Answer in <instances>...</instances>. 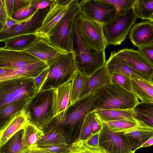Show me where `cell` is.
I'll list each match as a JSON object with an SVG mask.
<instances>
[{"instance_id": "cell-1", "label": "cell", "mask_w": 153, "mask_h": 153, "mask_svg": "<svg viewBox=\"0 0 153 153\" xmlns=\"http://www.w3.org/2000/svg\"><path fill=\"white\" fill-rule=\"evenodd\" d=\"M80 13L74 20L72 34V52L77 71L89 76L106 62L105 50L99 51L90 46L82 35Z\"/></svg>"}, {"instance_id": "cell-2", "label": "cell", "mask_w": 153, "mask_h": 153, "mask_svg": "<svg viewBox=\"0 0 153 153\" xmlns=\"http://www.w3.org/2000/svg\"><path fill=\"white\" fill-rule=\"evenodd\" d=\"M95 93L79 99L68 108L62 117L54 116L42 131L44 133L58 128L64 130L69 136L71 143L74 133H79L87 115L90 113Z\"/></svg>"}, {"instance_id": "cell-3", "label": "cell", "mask_w": 153, "mask_h": 153, "mask_svg": "<svg viewBox=\"0 0 153 153\" xmlns=\"http://www.w3.org/2000/svg\"><path fill=\"white\" fill-rule=\"evenodd\" d=\"M140 102L132 93L117 84L111 83L95 93L90 113L105 109H132Z\"/></svg>"}, {"instance_id": "cell-4", "label": "cell", "mask_w": 153, "mask_h": 153, "mask_svg": "<svg viewBox=\"0 0 153 153\" xmlns=\"http://www.w3.org/2000/svg\"><path fill=\"white\" fill-rule=\"evenodd\" d=\"M55 90L36 93L29 99L23 109L29 122L42 131L55 116Z\"/></svg>"}, {"instance_id": "cell-5", "label": "cell", "mask_w": 153, "mask_h": 153, "mask_svg": "<svg viewBox=\"0 0 153 153\" xmlns=\"http://www.w3.org/2000/svg\"><path fill=\"white\" fill-rule=\"evenodd\" d=\"M79 1L72 0L66 13L52 31L49 41L62 53L72 52V34L75 19L80 12Z\"/></svg>"}, {"instance_id": "cell-6", "label": "cell", "mask_w": 153, "mask_h": 153, "mask_svg": "<svg viewBox=\"0 0 153 153\" xmlns=\"http://www.w3.org/2000/svg\"><path fill=\"white\" fill-rule=\"evenodd\" d=\"M77 71L73 53H62L49 67L47 76L40 91L55 89L71 81Z\"/></svg>"}, {"instance_id": "cell-7", "label": "cell", "mask_w": 153, "mask_h": 153, "mask_svg": "<svg viewBox=\"0 0 153 153\" xmlns=\"http://www.w3.org/2000/svg\"><path fill=\"white\" fill-rule=\"evenodd\" d=\"M137 19L132 8L124 13L116 14L110 22L102 25L107 46L121 44L126 39Z\"/></svg>"}, {"instance_id": "cell-8", "label": "cell", "mask_w": 153, "mask_h": 153, "mask_svg": "<svg viewBox=\"0 0 153 153\" xmlns=\"http://www.w3.org/2000/svg\"><path fill=\"white\" fill-rule=\"evenodd\" d=\"M79 5L83 17L102 25L110 22L117 14L115 6L103 0H82Z\"/></svg>"}, {"instance_id": "cell-9", "label": "cell", "mask_w": 153, "mask_h": 153, "mask_svg": "<svg viewBox=\"0 0 153 153\" xmlns=\"http://www.w3.org/2000/svg\"><path fill=\"white\" fill-rule=\"evenodd\" d=\"M49 9L37 10L28 17L22 20L19 23L0 32V41H4L14 37L33 33L40 27L43 20Z\"/></svg>"}, {"instance_id": "cell-10", "label": "cell", "mask_w": 153, "mask_h": 153, "mask_svg": "<svg viewBox=\"0 0 153 153\" xmlns=\"http://www.w3.org/2000/svg\"><path fill=\"white\" fill-rule=\"evenodd\" d=\"M72 0H51L49 10L41 26L35 33L40 38L49 41V37L52 31L65 14Z\"/></svg>"}, {"instance_id": "cell-11", "label": "cell", "mask_w": 153, "mask_h": 153, "mask_svg": "<svg viewBox=\"0 0 153 153\" xmlns=\"http://www.w3.org/2000/svg\"><path fill=\"white\" fill-rule=\"evenodd\" d=\"M137 120V124L135 126L117 133L124 139L131 151L134 153L153 137V127L141 120Z\"/></svg>"}, {"instance_id": "cell-12", "label": "cell", "mask_w": 153, "mask_h": 153, "mask_svg": "<svg viewBox=\"0 0 153 153\" xmlns=\"http://www.w3.org/2000/svg\"><path fill=\"white\" fill-rule=\"evenodd\" d=\"M41 61L25 50H9L0 48V68H16Z\"/></svg>"}, {"instance_id": "cell-13", "label": "cell", "mask_w": 153, "mask_h": 153, "mask_svg": "<svg viewBox=\"0 0 153 153\" xmlns=\"http://www.w3.org/2000/svg\"><path fill=\"white\" fill-rule=\"evenodd\" d=\"M81 27L83 37L90 46L99 51L105 50L107 45L102 25L82 16Z\"/></svg>"}, {"instance_id": "cell-14", "label": "cell", "mask_w": 153, "mask_h": 153, "mask_svg": "<svg viewBox=\"0 0 153 153\" xmlns=\"http://www.w3.org/2000/svg\"><path fill=\"white\" fill-rule=\"evenodd\" d=\"M115 52L118 56L133 68L146 76L152 81L153 76V65L138 50L125 48Z\"/></svg>"}, {"instance_id": "cell-15", "label": "cell", "mask_w": 153, "mask_h": 153, "mask_svg": "<svg viewBox=\"0 0 153 153\" xmlns=\"http://www.w3.org/2000/svg\"><path fill=\"white\" fill-rule=\"evenodd\" d=\"M11 92L16 100H29L36 93L34 78H17L0 82Z\"/></svg>"}, {"instance_id": "cell-16", "label": "cell", "mask_w": 153, "mask_h": 153, "mask_svg": "<svg viewBox=\"0 0 153 153\" xmlns=\"http://www.w3.org/2000/svg\"><path fill=\"white\" fill-rule=\"evenodd\" d=\"M25 51L44 62L49 67L56 62L63 53L50 42L39 38Z\"/></svg>"}, {"instance_id": "cell-17", "label": "cell", "mask_w": 153, "mask_h": 153, "mask_svg": "<svg viewBox=\"0 0 153 153\" xmlns=\"http://www.w3.org/2000/svg\"><path fill=\"white\" fill-rule=\"evenodd\" d=\"M99 144L111 153H135L119 134L110 131L103 125L100 134Z\"/></svg>"}, {"instance_id": "cell-18", "label": "cell", "mask_w": 153, "mask_h": 153, "mask_svg": "<svg viewBox=\"0 0 153 153\" xmlns=\"http://www.w3.org/2000/svg\"><path fill=\"white\" fill-rule=\"evenodd\" d=\"M48 67L44 62L42 61L16 68H0V82L17 78H34Z\"/></svg>"}, {"instance_id": "cell-19", "label": "cell", "mask_w": 153, "mask_h": 153, "mask_svg": "<svg viewBox=\"0 0 153 153\" xmlns=\"http://www.w3.org/2000/svg\"><path fill=\"white\" fill-rule=\"evenodd\" d=\"M129 35L132 44L138 48L153 43V22L146 20L135 23Z\"/></svg>"}, {"instance_id": "cell-20", "label": "cell", "mask_w": 153, "mask_h": 153, "mask_svg": "<svg viewBox=\"0 0 153 153\" xmlns=\"http://www.w3.org/2000/svg\"><path fill=\"white\" fill-rule=\"evenodd\" d=\"M111 83V75L105 65L88 76L79 99L96 93L102 87Z\"/></svg>"}, {"instance_id": "cell-21", "label": "cell", "mask_w": 153, "mask_h": 153, "mask_svg": "<svg viewBox=\"0 0 153 153\" xmlns=\"http://www.w3.org/2000/svg\"><path fill=\"white\" fill-rule=\"evenodd\" d=\"M132 92L142 103H153V83L135 74L131 75Z\"/></svg>"}, {"instance_id": "cell-22", "label": "cell", "mask_w": 153, "mask_h": 153, "mask_svg": "<svg viewBox=\"0 0 153 153\" xmlns=\"http://www.w3.org/2000/svg\"><path fill=\"white\" fill-rule=\"evenodd\" d=\"M115 52L111 53L110 56L105 64L110 75L118 74L130 77L131 74H134L143 78L151 80L146 76L133 68L118 56L115 54Z\"/></svg>"}, {"instance_id": "cell-23", "label": "cell", "mask_w": 153, "mask_h": 153, "mask_svg": "<svg viewBox=\"0 0 153 153\" xmlns=\"http://www.w3.org/2000/svg\"><path fill=\"white\" fill-rule=\"evenodd\" d=\"M71 81L55 89L54 108L55 116L58 114L64 116L66 115L70 105Z\"/></svg>"}, {"instance_id": "cell-24", "label": "cell", "mask_w": 153, "mask_h": 153, "mask_svg": "<svg viewBox=\"0 0 153 153\" xmlns=\"http://www.w3.org/2000/svg\"><path fill=\"white\" fill-rule=\"evenodd\" d=\"M29 122L23 110L18 113L3 129L0 130V147L18 131L23 129Z\"/></svg>"}, {"instance_id": "cell-25", "label": "cell", "mask_w": 153, "mask_h": 153, "mask_svg": "<svg viewBox=\"0 0 153 153\" xmlns=\"http://www.w3.org/2000/svg\"><path fill=\"white\" fill-rule=\"evenodd\" d=\"M39 38L35 33L19 36L4 41V46L0 48L6 50L24 51Z\"/></svg>"}, {"instance_id": "cell-26", "label": "cell", "mask_w": 153, "mask_h": 153, "mask_svg": "<svg viewBox=\"0 0 153 153\" xmlns=\"http://www.w3.org/2000/svg\"><path fill=\"white\" fill-rule=\"evenodd\" d=\"M67 143L71 144L69 135L63 129L58 128L44 133V135L36 143L37 147L40 146Z\"/></svg>"}, {"instance_id": "cell-27", "label": "cell", "mask_w": 153, "mask_h": 153, "mask_svg": "<svg viewBox=\"0 0 153 153\" xmlns=\"http://www.w3.org/2000/svg\"><path fill=\"white\" fill-rule=\"evenodd\" d=\"M28 100H16L0 110V130L3 129L18 113L23 110Z\"/></svg>"}, {"instance_id": "cell-28", "label": "cell", "mask_w": 153, "mask_h": 153, "mask_svg": "<svg viewBox=\"0 0 153 153\" xmlns=\"http://www.w3.org/2000/svg\"><path fill=\"white\" fill-rule=\"evenodd\" d=\"M94 112L97 117L105 121L131 119L134 117L135 115L134 108L130 109H105Z\"/></svg>"}, {"instance_id": "cell-29", "label": "cell", "mask_w": 153, "mask_h": 153, "mask_svg": "<svg viewBox=\"0 0 153 153\" xmlns=\"http://www.w3.org/2000/svg\"><path fill=\"white\" fill-rule=\"evenodd\" d=\"M44 134L42 131L29 122L23 129L22 140L25 149L37 147V142Z\"/></svg>"}, {"instance_id": "cell-30", "label": "cell", "mask_w": 153, "mask_h": 153, "mask_svg": "<svg viewBox=\"0 0 153 153\" xmlns=\"http://www.w3.org/2000/svg\"><path fill=\"white\" fill-rule=\"evenodd\" d=\"M88 76L77 71L71 80L70 105L79 99L88 79Z\"/></svg>"}, {"instance_id": "cell-31", "label": "cell", "mask_w": 153, "mask_h": 153, "mask_svg": "<svg viewBox=\"0 0 153 153\" xmlns=\"http://www.w3.org/2000/svg\"><path fill=\"white\" fill-rule=\"evenodd\" d=\"M23 129L18 131L0 147V153H21L25 149L22 137Z\"/></svg>"}, {"instance_id": "cell-32", "label": "cell", "mask_w": 153, "mask_h": 153, "mask_svg": "<svg viewBox=\"0 0 153 153\" xmlns=\"http://www.w3.org/2000/svg\"><path fill=\"white\" fill-rule=\"evenodd\" d=\"M95 116L103 126L115 133H118L123 130L133 127L137 124V120L134 117L129 119L105 121Z\"/></svg>"}, {"instance_id": "cell-33", "label": "cell", "mask_w": 153, "mask_h": 153, "mask_svg": "<svg viewBox=\"0 0 153 153\" xmlns=\"http://www.w3.org/2000/svg\"><path fill=\"white\" fill-rule=\"evenodd\" d=\"M133 9L138 18L149 20L153 16V0H135Z\"/></svg>"}, {"instance_id": "cell-34", "label": "cell", "mask_w": 153, "mask_h": 153, "mask_svg": "<svg viewBox=\"0 0 153 153\" xmlns=\"http://www.w3.org/2000/svg\"><path fill=\"white\" fill-rule=\"evenodd\" d=\"M69 153H111L99 145L92 146L86 144L82 140H76L70 144Z\"/></svg>"}, {"instance_id": "cell-35", "label": "cell", "mask_w": 153, "mask_h": 153, "mask_svg": "<svg viewBox=\"0 0 153 153\" xmlns=\"http://www.w3.org/2000/svg\"><path fill=\"white\" fill-rule=\"evenodd\" d=\"M95 119L94 112L88 114L85 119L77 140H85L92 134V125Z\"/></svg>"}, {"instance_id": "cell-36", "label": "cell", "mask_w": 153, "mask_h": 153, "mask_svg": "<svg viewBox=\"0 0 153 153\" xmlns=\"http://www.w3.org/2000/svg\"><path fill=\"white\" fill-rule=\"evenodd\" d=\"M103 0L115 6L117 11L116 14L124 13L133 8L135 1V0Z\"/></svg>"}, {"instance_id": "cell-37", "label": "cell", "mask_w": 153, "mask_h": 153, "mask_svg": "<svg viewBox=\"0 0 153 153\" xmlns=\"http://www.w3.org/2000/svg\"><path fill=\"white\" fill-rule=\"evenodd\" d=\"M110 75L111 83L117 84L124 89L132 93L130 77L118 74H113Z\"/></svg>"}, {"instance_id": "cell-38", "label": "cell", "mask_w": 153, "mask_h": 153, "mask_svg": "<svg viewBox=\"0 0 153 153\" xmlns=\"http://www.w3.org/2000/svg\"><path fill=\"white\" fill-rule=\"evenodd\" d=\"M38 147L51 153H69L70 150V144L67 143L45 145Z\"/></svg>"}, {"instance_id": "cell-39", "label": "cell", "mask_w": 153, "mask_h": 153, "mask_svg": "<svg viewBox=\"0 0 153 153\" xmlns=\"http://www.w3.org/2000/svg\"><path fill=\"white\" fill-rule=\"evenodd\" d=\"M36 10L31 4L19 10L13 14L12 18L17 20H22L31 16Z\"/></svg>"}, {"instance_id": "cell-40", "label": "cell", "mask_w": 153, "mask_h": 153, "mask_svg": "<svg viewBox=\"0 0 153 153\" xmlns=\"http://www.w3.org/2000/svg\"><path fill=\"white\" fill-rule=\"evenodd\" d=\"M135 113L153 118V103L140 102L134 108Z\"/></svg>"}, {"instance_id": "cell-41", "label": "cell", "mask_w": 153, "mask_h": 153, "mask_svg": "<svg viewBox=\"0 0 153 153\" xmlns=\"http://www.w3.org/2000/svg\"><path fill=\"white\" fill-rule=\"evenodd\" d=\"M138 48L140 53L153 65V43Z\"/></svg>"}, {"instance_id": "cell-42", "label": "cell", "mask_w": 153, "mask_h": 153, "mask_svg": "<svg viewBox=\"0 0 153 153\" xmlns=\"http://www.w3.org/2000/svg\"><path fill=\"white\" fill-rule=\"evenodd\" d=\"M49 67L45 69L36 77L34 78V82L36 93L39 92L48 75Z\"/></svg>"}, {"instance_id": "cell-43", "label": "cell", "mask_w": 153, "mask_h": 153, "mask_svg": "<svg viewBox=\"0 0 153 153\" xmlns=\"http://www.w3.org/2000/svg\"><path fill=\"white\" fill-rule=\"evenodd\" d=\"M9 17L6 7L5 0H0V29H1L4 25L7 19Z\"/></svg>"}, {"instance_id": "cell-44", "label": "cell", "mask_w": 153, "mask_h": 153, "mask_svg": "<svg viewBox=\"0 0 153 153\" xmlns=\"http://www.w3.org/2000/svg\"><path fill=\"white\" fill-rule=\"evenodd\" d=\"M101 129L98 131L94 134H92L86 140H83L84 142L88 145L94 146L99 145Z\"/></svg>"}, {"instance_id": "cell-45", "label": "cell", "mask_w": 153, "mask_h": 153, "mask_svg": "<svg viewBox=\"0 0 153 153\" xmlns=\"http://www.w3.org/2000/svg\"><path fill=\"white\" fill-rule=\"evenodd\" d=\"M51 1L50 0H32L31 4L37 10H42L48 7Z\"/></svg>"}, {"instance_id": "cell-46", "label": "cell", "mask_w": 153, "mask_h": 153, "mask_svg": "<svg viewBox=\"0 0 153 153\" xmlns=\"http://www.w3.org/2000/svg\"><path fill=\"white\" fill-rule=\"evenodd\" d=\"M31 1L32 0H14L13 14L19 9L31 4Z\"/></svg>"}, {"instance_id": "cell-47", "label": "cell", "mask_w": 153, "mask_h": 153, "mask_svg": "<svg viewBox=\"0 0 153 153\" xmlns=\"http://www.w3.org/2000/svg\"><path fill=\"white\" fill-rule=\"evenodd\" d=\"M134 118L143 121L149 126L153 127V118L140 114L135 113Z\"/></svg>"}, {"instance_id": "cell-48", "label": "cell", "mask_w": 153, "mask_h": 153, "mask_svg": "<svg viewBox=\"0 0 153 153\" xmlns=\"http://www.w3.org/2000/svg\"><path fill=\"white\" fill-rule=\"evenodd\" d=\"M21 20H17L12 18L8 17L4 27L0 29V32L5 30L19 23L21 21Z\"/></svg>"}, {"instance_id": "cell-49", "label": "cell", "mask_w": 153, "mask_h": 153, "mask_svg": "<svg viewBox=\"0 0 153 153\" xmlns=\"http://www.w3.org/2000/svg\"><path fill=\"white\" fill-rule=\"evenodd\" d=\"M21 153H51L39 147L30 148L24 149Z\"/></svg>"}, {"instance_id": "cell-50", "label": "cell", "mask_w": 153, "mask_h": 153, "mask_svg": "<svg viewBox=\"0 0 153 153\" xmlns=\"http://www.w3.org/2000/svg\"><path fill=\"white\" fill-rule=\"evenodd\" d=\"M102 126L103 125L97 118L95 116V119L93 122L92 125V134H94L99 131L101 129Z\"/></svg>"}, {"instance_id": "cell-51", "label": "cell", "mask_w": 153, "mask_h": 153, "mask_svg": "<svg viewBox=\"0 0 153 153\" xmlns=\"http://www.w3.org/2000/svg\"><path fill=\"white\" fill-rule=\"evenodd\" d=\"M5 2L9 17L11 18L13 13L14 0H5Z\"/></svg>"}, {"instance_id": "cell-52", "label": "cell", "mask_w": 153, "mask_h": 153, "mask_svg": "<svg viewBox=\"0 0 153 153\" xmlns=\"http://www.w3.org/2000/svg\"><path fill=\"white\" fill-rule=\"evenodd\" d=\"M152 145H153V137L149 139L140 147V148L147 147Z\"/></svg>"}, {"instance_id": "cell-53", "label": "cell", "mask_w": 153, "mask_h": 153, "mask_svg": "<svg viewBox=\"0 0 153 153\" xmlns=\"http://www.w3.org/2000/svg\"><path fill=\"white\" fill-rule=\"evenodd\" d=\"M148 21L153 22V16H152L151 18Z\"/></svg>"}, {"instance_id": "cell-54", "label": "cell", "mask_w": 153, "mask_h": 153, "mask_svg": "<svg viewBox=\"0 0 153 153\" xmlns=\"http://www.w3.org/2000/svg\"><path fill=\"white\" fill-rule=\"evenodd\" d=\"M152 81L153 83V77H152Z\"/></svg>"}]
</instances>
